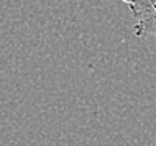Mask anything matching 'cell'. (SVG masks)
Returning a JSON list of instances; mask_svg holds the SVG:
<instances>
[{
	"label": "cell",
	"mask_w": 156,
	"mask_h": 146,
	"mask_svg": "<svg viewBox=\"0 0 156 146\" xmlns=\"http://www.w3.org/2000/svg\"><path fill=\"white\" fill-rule=\"evenodd\" d=\"M134 19L136 37H153L156 41V0H122Z\"/></svg>",
	"instance_id": "6da1fadb"
}]
</instances>
